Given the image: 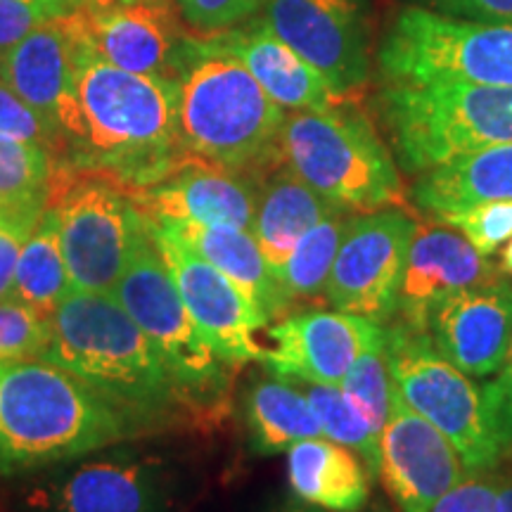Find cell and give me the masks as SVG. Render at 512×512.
Segmentation results:
<instances>
[{"instance_id": "3957f363", "label": "cell", "mask_w": 512, "mask_h": 512, "mask_svg": "<svg viewBox=\"0 0 512 512\" xmlns=\"http://www.w3.org/2000/svg\"><path fill=\"white\" fill-rule=\"evenodd\" d=\"M136 422L46 358L0 363V472L38 470L131 437Z\"/></svg>"}, {"instance_id": "e575fe53", "label": "cell", "mask_w": 512, "mask_h": 512, "mask_svg": "<svg viewBox=\"0 0 512 512\" xmlns=\"http://www.w3.org/2000/svg\"><path fill=\"white\" fill-rule=\"evenodd\" d=\"M0 138L27 140L43 147H62V138L53 124H48L36 110L24 102L0 79Z\"/></svg>"}, {"instance_id": "ab89813d", "label": "cell", "mask_w": 512, "mask_h": 512, "mask_svg": "<svg viewBox=\"0 0 512 512\" xmlns=\"http://www.w3.org/2000/svg\"><path fill=\"white\" fill-rule=\"evenodd\" d=\"M430 512H498L496 486L484 479L465 477L446 496H441Z\"/></svg>"}, {"instance_id": "8fae6325", "label": "cell", "mask_w": 512, "mask_h": 512, "mask_svg": "<svg viewBox=\"0 0 512 512\" xmlns=\"http://www.w3.org/2000/svg\"><path fill=\"white\" fill-rule=\"evenodd\" d=\"M413 233L415 221L399 209H377L349 219L325 287L332 309L377 325L394 318Z\"/></svg>"}, {"instance_id": "60d3db41", "label": "cell", "mask_w": 512, "mask_h": 512, "mask_svg": "<svg viewBox=\"0 0 512 512\" xmlns=\"http://www.w3.org/2000/svg\"><path fill=\"white\" fill-rule=\"evenodd\" d=\"M446 17H467L486 24H512V0H425Z\"/></svg>"}, {"instance_id": "bcb514c9", "label": "cell", "mask_w": 512, "mask_h": 512, "mask_svg": "<svg viewBox=\"0 0 512 512\" xmlns=\"http://www.w3.org/2000/svg\"><path fill=\"white\" fill-rule=\"evenodd\" d=\"M64 3H83V0H64Z\"/></svg>"}, {"instance_id": "44dd1931", "label": "cell", "mask_w": 512, "mask_h": 512, "mask_svg": "<svg viewBox=\"0 0 512 512\" xmlns=\"http://www.w3.org/2000/svg\"><path fill=\"white\" fill-rule=\"evenodd\" d=\"M74 67L76 34L72 17L55 15L43 19L22 41L5 50L0 57V79L31 110L57 128V112L72 91Z\"/></svg>"}, {"instance_id": "4fadbf2b", "label": "cell", "mask_w": 512, "mask_h": 512, "mask_svg": "<svg viewBox=\"0 0 512 512\" xmlns=\"http://www.w3.org/2000/svg\"><path fill=\"white\" fill-rule=\"evenodd\" d=\"M264 24L328 81L339 100L370 76L361 0H268Z\"/></svg>"}, {"instance_id": "83f0119b", "label": "cell", "mask_w": 512, "mask_h": 512, "mask_svg": "<svg viewBox=\"0 0 512 512\" xmlns=\"http://www.w3.org/2000/svg\"><path fill=\"white\" fill-rule=\"evenodd\" d=\"M247 427L259 453L287 451L304 439L323 437L309 399L292 380H261L247 394Z\"/></svg>"}, {"instance_id": "cb8c5ba5", "label": "cell", "mask_w": 512, "mask_h": 512, "mask_svg": "<svg viewBox=\"0 0 512 512\" xmlns=\"http://www.w3.org/2000/svg\"><path fill=\"white\" fill-rule=\"evenodd\" d=\"M287 482L294 498L328 512H358L370 498V479L356 451L325 437L287 448Z\"/></svg>"}, {"instance_id": "9a60e30c", "label": "cell", "mask_w": 512, "mask_h": 512, "mask_svg": "<svg viewBox=\"0 0 512 512\" xmlns=\"http://www.w3.org/2000/svg\"><path fill=\"white\" fill-rule=\"evenodd\" d=\"M382 325L344 311H302L268 328L261 363L290 380L339 387Z\"/></svg>"}, {"instance_id": "603a6c76", "label": "cell", "mask_w": 512, "mask_h": 512, "mask_svg": "<svg viewBox=\"0 0 512 512\" xmlns=\"http://www.w3.org/2000/svg\"><path fill=\"white\" fill-rule=\"evenodd\" d=\"M181 238L190 245L204 261L219 268L226 278L233 280L252 302L259 306L268 320L278 318L287 306V297L280 280L275 278L268 266L259 242L254 240L252 230L235 226H209L197 221H176V223H155Z\"/></svg>"}, {"instance_id": "ffe728a7", "label": "cell", "mask_w": 512, "mask_h": 512, "mask_svg": "<svg viewBox=\"0 0 512 512\" xmlns=\"http://www.w3.org/2000/svg\"><path fill=\"white\" fill-rule=\"evenodd\" d=\"M43 512H169V484L147 458L112 456L76 465L38 494Z\"/></svg>"}, {"instance_id": "7dc6e473", "label": "cell", "mask_w": 512, "mask_h": 512, "mask_svg": "<svg viewBox=\"0 0 512 512\" xmlns=\"http://www.w3.org/2000/svg\"><path fill=\"white\" fill-rule=\"evenodd\" d=\"M0 57H3V55H0Z\"/></svg>"}, {"instance_id": "4dcf8cb0", "label": "cell", "mask_w": 512, "mask_h": 512, "mask_svg": "<svg viewBox=\"0 0 512 512\" xmlns=\"http://www.w3.org/2000/svg\"><path fill=\"white\" fill-rule=\"evenodd\" d=\"M342 392L349 396L356 411L363 415L368 427L377 434L384 430L392 406V377L387 366V332L368 344L366 351L356 358V363L339 384Z\"/></svg>"}, {"instance_id": "2e32d148", "label": "cell", "mask_w": 512, "mask_h": 512, "mask_svg": "<svg viewBox=\"0 0 512 512\" xmlns=\"http://www.w3.org/2000/svg\"><path fill=\"white\" fill-rule=\"evenodd\" d=\"M425 335L465 375H496L512 344V285L494 278L456 292L432 311Z\"/></svg>"}, {"instance_id": "8d00e7d4", "label": "cell", "mask_w": 512, "mask_h": 512, "mask_svg": "<svg viewBox=\"0 0 512 512\" xmlns=\"http://www.w3.org/2000/svg\"><path fill=\"white\" fill-rule=\"evenodd\" d=\"M43 209L46 204H29V207L12 209L0 219V297H5L10 290L19 252H22L31 230L36 228Z\"/></svg>"}, {"instance_id": "836d02e7", "label": "cell", "mask_w": 512, "mask_h": 512, "mask_svg": "<svg viewBox=\"0 0 512 512\" xmlns=\"http://www.w3.org/2000/svg\"><path fill=\"white\" fill-rule=\"evenodd\" d=\"M446 226L456 228L482 256L501 252L512 238V200H484L465 209L437 216Z\"/></svg>"}, {"instance_id": "d6986e66", "label": "cell", "mask_w": 512, "mask_h": 512, "mask_svg": "<svg viewBox=\"0 0 512 512\" xmlns=\"http://www.w3.org/2000/svg\"><path fill=\"white\" fill-rule=\"evenodd\" d=\"M131 192L150 223L197 221L249 230L256 211V192L238 171L195 155L159 183Z\"/></svg>"}, {"instance_id": "7bdbcfd3", "label": "cell", "mask_w": 512, "mask_h": 512, "mask_svg": "<svg viewBox=\"0 0 512 512\" xmlns=\"http://www.w3.org/2000/svg\"><path fill=\"white\" fill-rule=\"evenodd\" d=\"M280 512H328V510H320L316 505H309L304 501H299V498H294V501H287Z\"/></svg>"}, {"instance_id": "277c9868", "label": "cell", "mask_w": 512, "mask_h": 512, "mask_svg": "<svg viewBox=\"0 0 512 512\" xmlns=\"http://www.w3.org/2000/svg\"><path fill=\"white\" fill-rule=\"evenodd\" d=\"M178 121L195 157L230 171H252L280 155L285 114L252 72L211 38L188 48L178 67Z\"/></svg>"}, {"instance_id": "ee69618b", "label": "cell", "mask_w": 512, "mask_h": 512, "mask_svg": "<svg viewBox=\"0 0 512 512\" xmlns=\"http://www.w3.org/2000/svg\"><path fill=\"white\" fill-rule=\"evenodd\" d=\"M501 268H503V273L512 275V238L505 242L501 249Z\"/></svg>"}, {"instance_id": "7402d4cb", "label": "cell", "mask_w": 512, "mask_h": 512, "mask_svg": "<svg viewBox=\"0 0 512 512\" xmlns=\"http://www.w3.org/2000/svg\"><path fill=\"white\" fill-rule=\"evenodd\" d=\"M214 38L245 64L268 98L280 107L294 112H325L337 105L339 98L330 91L328 81L318 74V69L280 41L266 24Z\"/></svg>"}, {"instance_id": "f546056e", "label": "cell", "mask_w": 512, "mask_h": 512, "mask_svg": "<svg viewBox=\"0 0 512 512\" xmlns=\"http://www.w3.org/2000/svg\"><path fill=\"white\" fill-rule=\"evenodd\" d=\"M290 380V377H287ZM302 384V392L309 399L313 413L320 422L323 437L337 444L351 448L358 456L366 460L370 475L377 477V467H380V439L370 430L363 415L356 411L349 396L342 392V387H330V384H311L294 380Z\"/></svg>"}, {"instance_id": "6da1fadb", "label": "cell", "mask_w": 512, "mask_h": 512, "mask_svg": "<svg viewBox=\"0 0 512 512\" xmlns=\"http://www.w3.org/2000/svg\"><path fill=\"white\" fill-rule=\"evenodd\" d=\"M69 17L76 67L72 91L57 112V131L72 143V164L105 171L131 190L150 188L192 155L178 121V81L105 62Z\"/></svg>"}, {"instance_id": "ac0fdd59", "label": "cell", "mask_w": 512, "mask_h": 512, "mask_svg": "<svg viewBox=\"0 0 512 512\" xmlns=\"http://www.w3.org/2000/svg\"><path fill=\"white\" fill-rule=\"evenodd\" d=\"M72 15L88 48L105 62L133 74L178 81L176 24L166 5L157 0H126L121 5L91 0Z\"/></svg>"}, {"instance_id": "30bf717a", "label": "cell", "mask_w": 512, "mask_h": 512, "mask_svg": "<svg viewBox=\"0 0 512 512\" xmlns=\"http://www.w3.org/2000/svg\"><path fill=\"white\" fill-rule=\"evenodd\" d=\"M110 294L162 351L178 382L204 413L223 401L235 363L216 354L197 328L152 235L138 247Z\"/></svg>"}, {"instance_id": "7c38bea8", "label": "cell", "mask_w": 512, "mask_h": 512, "mask_svg": "<svg viewBox=\"0 0 512 512\" xmlns=\"http://www.w3.org/2000/svg\"><path fill=\"white\" fill-rule=\"evenodd\" d=\"M150 235L166 268L174 275L192 320L216 354L235 366L261 361L266 344L259 339V332L271 320L259 311V306L174 233L150 223Z\"/></svg>"}, {"instance_id": "f6af8a7d", "label": "cell", "mask_w": 512, "mask_h": 512, "mask_svg": "<svg viewBox=\"0 0 512 512\" xmlns=\"http://www.w3.org/2000/svg\"><path fill=\"white\" fill-rule=\"evenodd\" d=\"M31 204H46V202H31ZM19 207H29V204H8L0 200V219H3L5 214H10L12 209H19Z\"/></svg>"}, {"instance_id": "74e56055", "label": "cell", "mask_w": 512, "mask_h": 512, "mask_svg": "<svg viewBox=\"0 0 512 512\" xmlns=\"http://www.w3.org/2000/svg\"><path fill=\"white\" fill-rule=\"evenodd\" d=\"M64 0H0V50L22 41L43 19L60 15Z\"/></svg>"}, {"instance_id": "ba28073f", "label": "cell", "mask_w": 512, "mask_h": 512, "mask_svg": "<svg viewBox=\"0 0 512 512\" xmlns=\"http://www.w3.org/2000/svg\"><path fill=\"white\" fill-rule=\"evenodd\" d=\"M384 332L394 392L458 448L467 470H491L503 451L491 430L482 389L441 356L425 332L403 323Z\"/></svg>"}, {"instance_id": "f1b7e54d", "label": "cell", "mask_w": 512, "mask_h": 512, "mask_svg": "<svg viewBox=\"0 0 512 512\" xmlns=\"http://www.w3.org/2000/svg\"><path fill=\"white\" fill-rule=\"evenodd\" d=\"M347 221L344 209L330 211L294 245L283 271L278 275L290 302L292 299L325 297V287H328L332 264H335Z\"/></svg>"}, {"instance_id": "1f68e13d", "label": "cell", "mask_w": 512, "mask_h": 512, "mask_svg": "<svg viewBox=\"0 0 512 512\" xmlns=\"http://www.w3.org/2000/svg\"><path fill=\"white\" fill-rule=\"evenodd\" d=\"M50 174L48 147L0 138V200L8 204L46 202Z\"/></svg>"}, {"instance_id": "e0dca14e", "label": "cell", "mask_w": 512, "mask_h": 512, "mask_svg": "<svg viewBox=\"0 0 512 512\" xmlns=\"http://www.w3.org/2000/svg\"><path fill=\"white\" fill-rule=\"evenodd\" d=\"M494 278H498L496 268L456 228L415 223L403 266L396 316L406 328L427 332L432 311L441 302Z\"/></svg>"}, {"instance_id": "5b68a950", "label": "cell", "mask_w": 512, "mask_h": 512, "mask_svg": "<svg viewBox=\"0 0 512 512\" xmlns=\"http://www.w3.org/2000/svg\"><path fill=\"white\" fill-rule=\"evenodd\" d=\"M382 114L403 169L418 174L512 143V88L482 83H394Z\"/></svg>"}, {"instance_id": "d4e9b609", "label": "cell", "mask_w": 512, "mask_h": 512, "mask_svg": "<svg viewBox=\"0 0 512 512\" xmlns=\"http://www.w3.org/2000/svg\"><path fill=\"white\" fill-rule=\"evenodd\" d=\"M335 209L339 207L294 174L290 164H278L273 174H268L256 195V211L249 230L259 242L275 278L283 271L294 245Z\"/></svg>"}, {"instance_id": "5bb4252c", "label": "cell", "mask_w": 512, "mask_h": 512, "mask_svg": "<svg viewBox=\"0 0 512 512\" xmlns=\"http://www.w3.org/2000/svg\"><path fill=\"white\" fill-rule=\"evenodd\" d=\"M377 477L401 512H430L441 496L470 477V470L458 448L392 389Z\"/></svg>"}, {"instance_id": "484cf974", "label": "cell", "mask_w": 512, "mask_h": 512, "mask_svg": "<svg viewBox=\"0 0 512 512\" xmlns=\"http://www.w3.org/2000/svg\"><path fill=\"white\" fill-rule=\"evenodd\" d=\"M413 200L432 216L484 200H512V143L486 147L425 171L415 183Z\"/></svg>"}, {"instance_id": "9c48e42d", "label": "cell", "mask_w": 512, "mask_h": 512, "mask_svg": "<svg viewBox=\"0 0 512 512\" xmlns=\"http://www.w3.org/2000/svg\"><path fill=\"white\" fill-rule=\"evenodd\" d=\"M394 83H482L512 88V24L458 22L425 8L394 19L380 48Z\"/></svg>"}, {"instance_id": "d590c367", "label": "cell", "mask_w": 512, "mask_h": 512, "mask_svg": "<svg viewBox=\"0 0 512 512\" xmlns=\"http://www.w3.org/2000/svg\"><path fill=\"white\" fill-rule=\"evenodd\" d=\"M183 22L202 36H219L264 5V0H176Z\"/></svg>"}, {"instance_id": "d6a6232c", "label": "cell", "mask_w": 512, "mask_h": 512, "mask_svg": "<svg viewBox=\"0 0 512 512\" xmlns=\"http://www.w3.org/2000/svg\"><path fill=\"white\" fill-rule=\"evenodd\" d=\"M53 339V316L19 299L0 297V363L43 358Z\"/></svg>"}, {"instance_id": "b9f144b4", "label": "cell", "mask_w": 512, "mask_h": 512, "mask_svg": "<svg viewBox=\"0 0 512 512\" xmlns=\"http://www.w3.org/2000/svg\"><path fill=\"white\" fill-rule=\"evenodd\" d=\"M496 486V501L498 512H512V477H501Z\"/></svg>"}, {"instance_id": "52a82bcc", "label": "cell", "mask_w": 512, "mask_h": 512, "mask_svg": "<svg viewBox=\"0 0 512 512\" xmlns=\"http://www.w3.org/2000/svg\"><path fill=\"white\" fill-rule=\"evenodd\" d=\"M46 204L60 214L62 252L74 290L110 294L150 238L131 188L105 171L72 164L50 174Z\"/></svg>"}, {"instance_id": "f35d334b", "label": "cell", "mask_w": 512, "mask_h": 512, "mask_svg": "<svg viewBox=\"0 0 512 512\" xmlns=\"http://www.w3.org/2000/svg\"><path fill=\"white\" fill-rule=\"evenodd\" d=\"M482 396L489 413L491 430H494L501 451L512 448V344L505 354L503 366L498 368L494 382L484 384Z\"/></svg>"}, {"instance_id": "8992f818", "label": "cell", "mask_w": 512, "mask_h": 512, "mask_svg": "<svg viewBox=\"0 0 512 512\" xmlns=\"http://www.w3.org/2000/svg\"><path fill=\"white\" fill-rule=\"evenodd\" d=\"M280 155L318 195L344 211H377L401 202V178L370 121L354 110H299L285 117Z\"/></svg>"}, {"instance_id": "7a4b0ae2", "label": "cell", "mask_w": 512, "mask_h": 512, "mask_svg": "<svg viewBox=\"0 0 512 512\" xmlns=\"http://www.w3.org/2000/svg\"><path fill=\"white\" fill-rule=\"evenodd\" d=\"M43 358L79 375L136 425L204 413L112 294L69 292L53 313V339Z\"/></svg>"}, {"instance_id": "4316f807", "label": "cell", "mask_w": 512, "mask_h": 512, "mask_svg": "<svg viewBox=\"0 0 512 512\" xmlns=\"http://www.w3.org/2000/svg\"><path fill=\"white\" fill-rule=\"evenodd\" d=\"M72 290L74 287L62 252L60 214L55 207L46 204L36 228L31 230L22 252H19L15 278H12L8 294L29 304L31 309L53 316L62 299Z\"/></svg>"}]
</instances>
